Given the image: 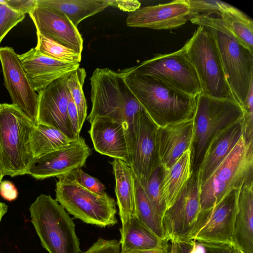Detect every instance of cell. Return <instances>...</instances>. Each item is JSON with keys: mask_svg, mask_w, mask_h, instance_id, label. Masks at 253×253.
<instances>
[{"mask_svg": "<svg viewBox=\"0 0 253 253\" xmlns=\"http://www.w3.org/2000/svg\"><path fill=\"white\" fill-rule=\"evenodd\" d=\"M91 154V149L80 136L67 146L34 159L28 174L37 179L67 175L82 169Z\"/></svg>", "mask_w": 253, "mask_h": 253, "instance_id": "cell-15", "label": "cell"}, {"mask_svg": "<svg viewBox=\"0 0 253 253\" xmlns=\"http://www.w3.org/2000/svg\"><path fill=\"white\" fill-rule=\"evenodd\" d=\"M162 165L153 171L146 183L143 186L145 193L158 214L162 218L167 205L164 198L161 183L164 173Z\"/></svg>", "mask_w": 253, "mask_h": 253, "instance_id": "cell-33", "label": "cell"}, {"mask_svg": "<svg viewBox=\"0 0 253 253\" xmlns=\"http://www.w3.org/2000/svg\"><path fill=\"white\" fill-rule=\"evenodd\" d=\"M38 5L50 7L64 14L77 27L85 18L109 6V0H36Z\"/></svg>", "mask_w": 253, "mask_h": 253, "instance_id": "cell-25", "label": "cell"}, {"mask_svg": "<svg viewBox=\"0 0 253 253\" xmlns=\"http://www.w3.org/2000/svg\"><path fill=\"white\" fill-rule=\"evenodd\" d=\"M4 175L2 171L0 170V183L1 182V180H2Z\"/></svg>", "mask_w": 253, "mask_h": 253, "instance_id": "cell-47", "label": "cell"}, {"mask_svg": "<svg viewBox=\"0 0 253 253\" xmlns=\"http://www.w3.org/2000/svg\"><path fill=\"white\" fill-rule=\"evenodd\" d=\"M240 189L232 190L213 207L201 210L188 240L212 244H232Z\"/></svg>", "mask_w": 253, "mask_h": 253, "instance_id": "cell-12", "label": "cell"}, {"mask_svg": "<svg viewBox=\"0 0 253 253\" xmlns=\"http://www.w3.org/2000/svg\"><path fill=\"white\" fill-rule=\"evenodd\" d=\"M29 211L41 244L49 253H80L72 218L50 195L41 194Z\"/></svg>", "mask_w": 253, "mask_h": 253, "instance_id": "cell-6", "label": "cell"}, {"mask_svg": "<svg viewBox=\"0 0 253 253\" xmlns=\"http://www.w3.org/2000/svg\"><path fill=\"white\" fill-rule=\"evenodd\" d=\"M71 73L53 81L38 92L37 124L55 128L74 140L78 138L73 131L68 114L69 91L67 80Z\"/></svg>", "mask_w": 253, "mask_h": 253, "instance_id": "cell-16", "label": "cell"}, {"mask_svg": "<svg viewBox=\"0 0 253 253\" xmlns=\"http://www.w3.org/2000/svg\"><path fill=\"white\" fill-rule=\"evenodd\" d=\"M39 34L82 54L83 40L77 27L63 14L37 4L29 14Z\"/></svg>", "mask_w": 253, "mask_h": 253, "instance_id": "cell-18", "label": "cell"}, {"mask_svg": "<svg viewBox=\"0 0 253 253\" xmlns=\"http://www.w3.org/2000/svg\"><path fill=\"white\" fill-rule=\"evenodd\" d=\"M129 69L134 73L154 78L191 96H197L202 92L198 75L183 46L170 53L158 54Z\"/></svg>", "mask_w": 253, "mask_h": 253, "instance_id": "cell-10", "label": "cell"}, {"mask_svg": "<svg viewBox=\"0 0 253 253\" xmlns=\"http://www.w3.org/2000/svg\"><path fill=\"white\" fill-rule=\"evenodd\" d=\"M19 57L29 81L38 92L80 66V63L63 62L49 57L35 47L19 55Z\"/></svg>", "mask_w": 253, "mask_h": 253, "instance_id": "cell-19", "label": "cell"}, {"mask_svg": "<svg viewBox=\"0 0 253 253\" xmlns=\"http://www.w3.org/2000/svg\"><path fill=\"white\" fill-rule=\"evenodd\" d=\"M0 61L12 104L16 105L35 124H37L39 96L26 75L21 60L10 47H0Z\"/></svg>", "mask_w": 253, "mask_h": 253, "instance_id": "cell-14", "label": "cell"}, {"mask_svg": "<svg viewBox=\"0 0 253 253\" xmlns=\"http://www.w3.org/2000/svg\"><path fill=\"white\" fill-rule=\"evenodd\" d=\"M193 120L158 127V142L161 164L169 169L190 148Z\"/></svg>", "mask_w": 253, "mask_h": 253, "instance_id": "cell-21", "label": "cell"}, {"mask_svg": "<svg viewBox=\"0 0 253 253\" xmlns=\"http://www.w3.org/2000/svg\"><path fill=\"white\" fill-rule=\"evenodd\" d=\"M35 125L16 105L0 104V170L4 176L29 174L34 160L29 137Z\"/></svg>", "mask_w": 253, "mask_h": 253, "instance_id": "cell-5", "label": "cell"}, {"mask_svg": "<svg viewBox=\"0 0 253 253\" xmlns=\"http://www.w3.org/2000/svg\"><path fill=\"white\" fill-rule=\"evenodd\" d=\"M190 20L211 32L228 84L236 101L242 107L253 83V51L238 41L219 17L196 16Z\"/></svg>", "mask_w": 253, "mask_h": 253, "instance_id": "cell-3", "label": "cell"}, {"mask_svg": "<svg viewBox=\"0 0 253 253\" xmlns=\"http://www.w3.org/2000/svg\"><path fill=\"white\" fill-rule=\"evenodd\" d=\"M253 179V145L243 135L228 155L200 186L201 210L217 204L228 192Z\"/></svg>", "mask_w": 253, "mask_h": 253, "instance_id": "cell-8", "label": "cell"}, {"mask_svg": "<svg viewBox=\"0 0 253 253\" xmlns=\"http://www.w3.org/2000/svg\"><path fill=\"white\" fill-rule=\"evenodd\" d=\"M243 118L240 105L235 100L217 98L201 92L197 96L192 142L190 168L199 169L206 152L214 138L231 124Z\"/></svg>", "mask_w": 253, "mask_h": 253, "instance_id": "cell-4", "label": "cell"}, {"mask_svg": "<svg viewBox=\"0 0 253 253\" xmlns=\"http://www.w3.org/2000/svg\"><path fill=\"white\" fill-rule=\"evenodd\" d=\"M121 246L120 241L106 240L99 238L91 246L82 253H120Z\"/></svg>", "mask_w": 253, "mask_h": 253, "instance_id": "cell-38", "label": "cell"}, {"mask_svg": "<svg viewBox=\"0 0 253 253\" xmlns=\"http://www.w3.org/2000/svg\"><path fill=\"white\" fill-rule=\"evenodd\" d=\"M237 253H243L240 250H239L237 248Z\"/></svg>", "mask_w": 253, "mask_h": 253, "instance_id": "cell-48", "label": "cell"}, {"mask_svg": "<svg viewBox=\"0 0 253 253\" xmlns=\"http://www.w3.org/2000/svg\"><path fill=\"white\" fill-rule=\"evenodd\" d=\"M130 90L158 127L193 120L197 96L184 93L150 76L126 69L121 72Z\"/></svg>", "mask_w": 253, "mask_h": 253, "instance_id": "cell-1", "label": "cell"}, {"mask_svg": "<svg viewBox=\"0 0 253 253\" xmlns=\"http://www.w3.org/2000/svg\"><path fill=\"white\" fill-rule=\"evenodd\" d=\"M57 178L55 200L68 213L86 223L101 227L118 222L117 203L106 192L97 194L73 179L64 176Z\"/></svg>", "mask_w": 253, "mask_h": 253, "instance_id": "cell-9", "label": "cell"}, {"mask_svg": "<svg viewBox=\"0 0 253 253\" xmlns=\"http://www.w3.org/2000/svg\"><path fill=\"white\" fill-rule=\"evenodd\" d=\"M0 194L4 199L9 201L15 200L18 196L17 189L9 181H3L0 183Z\"/></svg>", "mask_w": 253, "mask_h": 253, "instance_id": "cell-44", "label": "cell"}, {"mask_svg": "<svg viewBox=\"0 0 253 253\" xmlns=\"http://www.w3.org/2000/svg\"><path fill=\"white\" fill-rule=\"evenodd\" d=\"M85 77V70L78 68L70 74L67 80L68 89L77 109L80 132L87 115L86 102L83 90Z\"/></svg>", "mask_w": 253, "mask_h": 253, "instance_id": "cell-31", "label": "cell"}, {"mask_svg": "<svg viewBox=\"0 0 253 253\" xmlns=\"http://www.w3.org/2000/svg\"><path fill=\"white\" fill-rule=\"evenodd\" d=\"M235 38L253 51V21L243 12L224 2L218 15Z\"/></svg>", "mask_w": 253, "mask_h": 253, "instance_id": "cell-29", "label": "cell"}, {"mask_svg": "<svg viewBox=\"0 0 253 253\" xmlns=\"http://www.w3.org/2000/svg\"><path fill=\"white\" fill-rule=\"evenodd\" d=\"M8 206L3 203L0 202V222L2 216L7 212Z\"/></svg>", "mask_w": 253, "mask_h": 253, "instance_id": "cell-46", "label": "cell"}, {"mask_svg": "<svg viewBox=\"0 0 253 253\" xmlns=\"http://www.w3.org/2000/svg\"><path fill=\"white\" fill-rule=\"evenodd\" d=\"M199 169L190 177L162 217L165 241H187L201 211Z\"/></svg>", "mask_w": 253, "mask_h": 253, "instance_id": "cell-13", "label": "cell"}, {"mask_svg": "<svg viewBox=\"0 0 253 253\" xmlns=\"http://www.w3.org/2000/svg\"><path fill=\"white\" fill-rule=\"evenodd\" d=\"M90 124L88 132L95 150L130 165L126 131L124 126L105 117H96Z\"/></svg>", "mask_w": 253, "mask_h": 253, "instance_id": "cell-20", "label": "cell"}, {"mask_svg": "<svg viewBox=\"0 0 253 253\" xmlns=\"http://www.w3.org/2000/svg\"><path fill=\"white\" fill-rule=\"evenodd\" d=\"M68 114L73 131L76 137L78 138L80 137V131L79 129L78 111L76 105L70 92L69 93V100L68 103Z\"/></svg>", "mask_w": 253, "mask_h": 253, "instance_id": "cell-41", "label": "cell"}, {"mask_svg": "<svg viewBox=\"0 0 253 253\" xmlns=\"http://www.w3.org/2000/svg\"><path fill=\"white\" fill-rule=\"evenodd\" d=\"M158 126L146 111L141 112L126 132L130 165L142 186L161 165L158 149Z\"/></svg>", "mask_w": 253, "mask_h": 253, "instance_id": "cell-11", "label": "cell"}, {"mask_svg": "<svg viewBox=\"0 0 253 253\" xmlns=\"http://www.w3.org/2000/svg\"><path fill=\"white\" fill-rule=\"evenodd\" d=\"M92 107L87 117L91 123L105 117L122 124L126 133L138 115L145 111L125 82L122 74L108 68H96L90 78Z\"/></svg>", "mask_w": 253, "mask_h": 253, "instance_id": "cell-2", "label": "cell"}, {"mask_svg": "<svg viewBox=\"0 0 253 253\" xmlns=\"http://www.w3.org/2000/svg\"><path fill=\"white\" fill-rule=\"evenodd\" d=\"M120 253H170V242L164 241L160 247L152 250L126 252L121 251Z\"/></svg>", "mask_w": 253, "mask_h": 253, "instance_id": "cell-45", "label": "cell"}, {"mask_svg": "<svg viewBox=\"0 0 253 253\" xmlns=\"http://www.w3.org/2000/svg\"><path fill=\"white\" fill-rule=\"evenodd\" d=\"M64 176L75 180L79 185L97 194L105 192V186L97 178L85 173L82 169Z\"/></svg>", "mask_w": 253, "mask_h": 253, "instance_id": "cell-37", "label": "cell"}, {"mask_svg": "<svg viewBox=\"0 0 253 253\" xmlns=\"http://www.w3.org/2000/svg\"><path fill=\"white\" fill-rule=\"evenodd\" d=\"M198 75L202 92L209 96L235 100L226 80L219 51L210 30L199 26L183 46Z\"/></svg>", "mask_w": 253, "mask_h": 253, "instance_id": "cell-7", "label": "cell"}, {"mask_svg": "<svg viewBox=\"0 0 253 253\" xmlns=\"http://www.w3.org/2000/svg\"><path fill=\"white\" fill-rule=\"evenodd\" d=\"M121 251H146L160 247L163 240L143 224L135 216L124 230H120Z\"/></svg>", "mask_w": 253, "mask_h": 253, "instance_id": "cell-26", "label": "cell"}, {"mask_svg": "<svg viewBox=\"0 0 253 253\" xmlns=\"http://www.w3.org/2000/svg\"><path fill=\"white\" fill-rule=\"evenodd\" d=\"M35 48L42 54L53 59L69 63H80L81 54L39 34Z\"/></svg>", "mask_w": 253, "mask_h": 253, "instance_id": "cell-32", "label": "cell"}, {"mask_svg": "<svg viewBox=\"0 0 253 253\" xmlns=\"http://www.w3.org/2000/svg\"><path fill=\"white\" fill-rule=\"evenodd\" d=\"M191 174L190 151L189 149L169 169L164 170L161 189L167 209L174 203Z\"/></svg>", "mask_w": 253, "mask_h": 253, "instance_id": "cell-27", "label": "cell"}, {"mask_svg": "<svg viewBox=\"0 0 253 253\" xmlns=\"http://www.w3.org/2000/svg\"><path fill=\"white\" fill-rule=\"evenodd\" d=\"M253 179L240 188L232 244L243 253H253Z\"/></svg>", "mask_w": 253, "mask_h": 253, "instance_id": "cell-23", "label": "cell"}, {"mask_svg": "<svg viewBox=\"0 0 253 253\" xmlns=\"http://www.w3.org/2000/svg\"><path fill=\"white\" fill-rule=\"evenodd\" d=\"M170 253H204V249L194 240L170 241Z\"/></svg>", "mask_w": 253, "mask_h": 253, "instance_id": "cell-39", "label": "cell"}, {"mask_svg": "<svg viewBox=\"0 0 253 253\" xmlns=\"http://www.w3.org/2000/svg\"><path fill=\"white\" fill-rule=\"evenodd\" d=\"M200 243L204 247V253H237V248L233 244Z\"/></svg>", "mask_w": 253, "mask_h": 253, "instance_id": "cell-42", "label": "cell"}, {"mask_svg": "<svg viewBox=\"0 0 253 253\" xmlns=\"http://www.w3.org/2000/svg\"><path fill=\"white\" fill-rule=\"evenodd\" d=\"M72 141L55 128L37 124L30 135L29 147L35 159L66 146Z\"/></svg>", "mask_w": 253, "mask_h": 253, "instance_id": "cell-28", "label": "cell"}, {"mask_svg": "<svg viewBox=\"0 0 253 253\" xmlns=\"http://www.w3.org/2000/svg\"><path fill=\"white\" fill-rule=\"evenodd\" d=\"M135 209L136 217L148 228L165 240L162 218L158 214L146 196L143 187L134 173Z\"/></svg>", "mask_w": 253, "mask_h": 253, "instance_id": "cell-30", "label": "cell"}, {"mask_svg": "<svg viewBox=\"0 0 253 253\" xmlns=\"http://www.w3.org/2000/svg\"><path fill=\"white\" fill-rule=\"evenodd\" d=\"M110 163L115 176L117 204L122 222L120 230H124L135 216L134 172L131 166L123 160L114 159Z\"/></svg>", "mask_w": 253, "mask_h": 253, "instance_id": "cell-24", "label": "cell"}, {"mask_svg": "<svg viewBox=\"0 0 253 253\" xmlns=\"http://www.w3.org/2000/svg\"><path fill=\"white\" fill-rule=\"evenodd\" d=\"M25 17V14L12 9L3 0H0V43L9 31Z\"/></svg>", "mask_w": 253, "mask_h": 253, "instance_id": "cell-34", "label": "cell"}, {"mask_svg": "<svg viewBox=\"0 0 253 253\" xmlns=\"http://www.w3.org/2000/svg\"><path fill=\"white\" fill-rule=\"evenodd\" d=\"M109 6L118 8L121 10L130 13L140 8L141 4L137 0H109Z\"/></svg>", "mask_w": 253, "mask_h": 253, "instance_id": "cell-43", "label": "cell"}, {"mask_svg": "<svg viewBox=\"0 0 253 253\" xmlns=\"http://www.w3.org/2000/svg\"><path fill=\"white\" fill-rule=\"evenodd\" d=\"M241 108L244 124L243 137L247 145H253V83Z\"/></svg>", "mask_w": 253, "mask_h": 253, "instance_id": "cell-36", "label": "cell"}, {"mask_svg": "<svg viewBox=\"0 0 253 253\" xmlns=\"http://www.w3.org/2000/svg\"><path fill=\"white\" fill-rule=\"evenodd\" d=\"M4 3L18 12L30 14L37 5L36 0H4Z\"/></svg>", "mask_w": 253, "mask_h": 253, "instance_id": "cell-40", "label": "cell"}, {"mask_svg": "<svg viewBox=\"0 0 253 253\" xmlns=\"http://www.w3.org/2000/svg\"><path fill=\"white\" fill-rule=\"evenodd\" d=\"M243 118L216 135L210 144L199 169L200 186L228 155L243 135Z\"/></svg>", "mask_w": 253, "mask_h": 253, "instance_id": "cell-22", "label": "cell"}, {"mask_svg": "<svg viewBox=\"0 0 253 253\" xmlns=\"http://www.w3.org/2000/svg\"><path fill=\"white\" fill-rule=\"evenodd\" d=\"M190 9L186 0L140 8L128 13L127 26L162 30L172 29L190 20Z\"/></svg>", "mask_w": 253, "mask_h": 253, "instance_id": "cell-17", "label": "cell"}, {"mask_svg": "<svg viewBox=\"0 0 253 253\" xmlns=\"http://www.w3.org/2000/svg\"><path fill=\"white\" fill-rule=\"evenodd\" d=\"M190 9V18L196 16L219 15L224 2L211 0H186Z\"/></svg>", "mask_w": 253, "mask_h": 253, "instance_id": "cell-35", "label": "cell"}]
</instances>
